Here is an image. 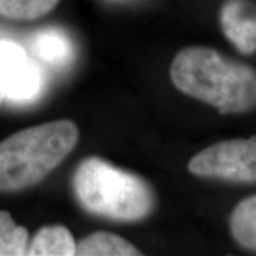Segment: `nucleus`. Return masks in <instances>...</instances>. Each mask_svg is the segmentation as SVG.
<instances>
[{
    "label": "nucleus",
    "instance_id": "obj_1",
    "mask_svg": "<svg viewBox=\"0 0 256 256\" xmlns=\"http://www.w3.org/2000/svg\"><path fill=\"white\" fill-rule=\"evenodd\" d=\"M170 76L182 92L214 106L222 114L256 107V70L211 48L188 46L179 51Z\"/></svg>",
    "mask_w": 256,
    "mask_h": 256
},
{
    "label": "nucleus",
    "instance_id": "obj_2",
    "mask_svg": "<svg viewBox=\"0 0 256 256\" xmlns=\"http://www.w3.org/2000/svg\"><path fill=\"white\" fill-rule=\"evenodd\" d=\"M70 120L28 127L0 142V192H16L40 183L78 142Z\"/></svg>",
    "mask_w": 256,
    "mask_h": 256
},
{
    "label": "nucleus",
    "instance_id": "obj_3",
    "mask_svg": "<svg viewBox=\"0 0 256 256\" xmlns=\"http://www.w3.org/2000/svg\"><path fill=\"white\" fill-rule=\"evenodd\" d=\"M72 188L87 212L118 222L145 220L156 206L154 192L145 179L98 156H89L78 166Z\"/></svg>",
    "mask_w": 256,
    "mask_h": 256
},
{
    "label": "nucleus",
    "instance_id": "obj_4",
    "mask_svg": "<svg viewBox=\"0 0 256 256\" xmlns=\"http://www.w3.org/2000/svg\"><path fill=\"white\" fill-rule=\"evenodd\" d=\"M188 171L200 177L234 183H256V136L214 144L197 153Z\"/></svg>",
    "mask_w": 256,
    "mask_h": 256
},
{
    "label": "nucleus",
    "instance_id": "obj_5",
    "mask_svg": "<svg viewBox=\"0 0 256 256\" xmlns=\"http://www.w3.org/2000/svg\"><path fill=\"white\" fill-rule=\"evenodd\" d=\"M40 75L25 51L14 42H0V86L5 98L28 101L40 89Z\"/></svg>",
    "mask_w": 256,
    "mask_h": 256
},
{
    "label": "nucleus",
    "instance_id": "obj_6",
    "mask_svg": "<svg viewBox=\"0 0 256 256\" xmlns=\"http://www.w3.org/2000/svg\"><path fill=\"white\" fill-rule=\"evenodd\" d=\"M220 23L224 36L241 54L256 51V8L248 0H226Z\"/></svg>",
    "mask_w": 256,
    "mask_h": 256
},
{
    "label": "nucleus",
    "instance_id": "obj_7",
    "mask_svg": "<svg viewBox=\"0 0 256 256\" xmlns=\"http://www.w3.org/2000/svg\"><path fill=\"white\" fill-rule=\"evenodd\" d=\"M28 256L76 255V242L72 234L64 226H43L28 242Z\"/></svg>",
    "mask_w": 256,
    "mask_h": 256
},
{
    "label": "nucleus",
    "instance_id": "obj_8",
    "mask_svg": "<svg viewBox=\"0 0 256 256\" xmlns=\"http://www.w3.org/2000/svg\"><path fill=\"white\" fill-rule=\"evenodd\" d=\"M34 52L43 62L60 66L70 62L74 48L66 32L58 28H46L36 34L32 42Z\"/></svg>",
    "mask_w": 256,
    "mask_h": 256
},
{
    "label": "nucleus",
    "instance_id": "obj_9",
    "mask_svg": "<svg viewBox=\"0 0 256 256\" xmlns=\"http://www.w3.org/2000/svg\"><path fill=\"white\" fill-rule=\"evenodd\" d=\"M78 256H134L142 252L121 236L108 232H98L76 243Z\"/></svg>",
    "mask_w": 256,
    "mask_h": 256
},
{
    "label": "nucleus",
    "instance_id": "obj_10",
    "mask_svg": "<svg viewBox=\"0 0 256 256\" xmlns=\"http://www.w3.org/2000/svg\"><path fill=\"white\" fill-rule=\"evenodd\" d=\"M230 230L241 247L256 252V196L240 202L230 216Z\"/></svg>",
    "mask_w": 256,
    "mask_h": 256
},
{
    "label": "nucleus",
    "instance_id": "obj_11",
    "mask_svg": "<svg viewBox=\"0 0 256 256\" xmlns=\"http://www.w3.org/2000/svg\"><path fill=\"white\" fill-rule=\"evenodd\" d=\"M28 232L18 226L8 211H0V256L26 255Z\"/></svg>",
    "mask_w": 256,
    "mask_h": 256
},
{
    "label": "nucleus",
    "instance_id": "obj_12",
    "mask_svg": "<svg viewBox=\"0 0 256 256\" xmlns=\"http://www.w3.org/2000/svg\"><path fill=\"white\" fill-rule=\"evenodd\" d=\"M60 0H0V16L14 20H34L49 14Z\"/></svg>",
    "mask_w": 256,
    "mask_h": 256
},
{
    "label": "nucleus",
    "instance_id": "obj_13",
    "mask_svg": "<svg viewBox=\"0 0 256 256\" xmlns=\"http://www.w3.org/2000/svg\"><path fill=\"white\" fill-rule=\"evenodd\" d=\"M5 100V94H4V90H2V86H0V104H2V102Z\"/></svg>",
    "mask_w": 256,
    "mask_h": 256
}]
</instances>
